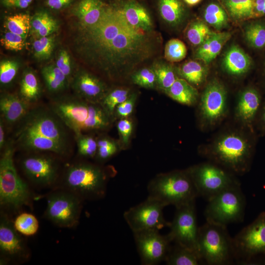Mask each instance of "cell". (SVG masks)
I'll list each match as a JSON object with an SVG mask.
<instances>
[{
    "label": "cell",
    "instance_id": "obj_1",
    "mask_svg": "<svg viewBox=\"0 0 265 265\" xmlns=\"http://www.w3.org/2000/svg\"><path fill=\"white\" fill-rule=\"evenodd\" d=\"M74 26L72 46L78 58L111 81L130 78L160 52L159 33L131 25L118 1L107 2L95 24L84 26L77 22Z\"/></svg>",
    "mask_w": 265,
    "mask_h": 265
},
{
    "label": "cell",
    "instance_id": "obj_2",
    "mask_svg": "<svg viewBox=\"0 0 265 265\" xmlns=\"http://www.w3.org/2000/svg\"><path fill=\"white\" fill-rule=\"evenodd\" d=\"M50 107L75 136L105 130L113 121L100 104L89 102L76 95L57 97Z\"/></svg>",
    "mask_w": 265,
    "mask_h": 265
},
{
    "label": "cell",
    "instance_id": "obj_3",
    "mask_svg": "<svg viewBox=\"0 0 265 265\" xmlns=\"http://www.w3.org/2000/svg\"><path fill=\"white\" fill-rule=\"evenodd\" d=\"M113 171L101 165L87 162H79L69 165L59 183L54 188L68 190L83 201L104 198L108 182Z\"/></svg>",
    "mask_w": 265,
    "mask_h": 265
},
{
    "label": "cell",
    "instance_id": "obj_4",
    "mask_svg": "<svg viewBox=\"0 0 265 265\" xmlns=\"http://www.w3.org/2000/svg\"><path fill=\"white\" fill-rule=\"evenodd\" d=\"M196 248L202 265L235 264L233 238L226 226L206 221L199 227Z\"/></svg>",
    "mask_w": 265,
    "mask_h": 265
},
{
    "label": "cell",
    "instance_id": "obj_5",
    "mask_svg": "<svg viewBox=\"0 0 265 265\" xmlns=\"http://www.w3.org/2000/svg\"><path fill=\"white\" fill-rule=\"evenodd\" d=\"M147 190L148 197L176 208L194 201L198 196L187 170L159 174L149 183Z\"/></svg>",
    "mask_w": 265,
    "mask_h": 265
},
{
    "label": "cell",
    "instance_id": "obj_6",
    "mask_svg": "<svg viewBox=\"0 0 265 265\" xmlns=\"http://www.w3.org/2000/svg\"><path fill=\"white\" fill-rule=\"evenodd\" d=\"M15 148L8 141L0 159V204L1 207L18 210L30 206L32 195L27 184L19 175L14 162Z\"/></svg>",
    "mask_w": 265,
    "mask_h": 265
},
{
    "label": "cell",
    "instance_id": "obj_7",
    "mask_svg": "<svg viewBox=\"0 0 265 265\" xmlns=\"http://www.w3.org/2000/svg\"><path fill=\"white\" fill-rule=\"evenodd\" d=\"M206 155L230 172L242 174L249 168L252 148L245 137L229 133L220 138Z\"/></svg>",
    "mask_w": 265,
    "mask_h": 265
},
{
    "label": "cell",
    "instance_id": "obj_8",
    "mask_svg": "<svg viewBox=\"0 0 265 265\" xmlns=\"http://www.w3.org/2000/svg\"><path fill=\"white\" fill-rule=\"evenodd\" d=\"M235 264L265 265V212L233 238Z\"/></svg>",
    "mask_w": 265,
    "mask_h": 265
},
{
    "label": "cell",
    "instance_id": "obj_9",
    "mask_svg": "<svg viewBox=\"0 0 265 265\" xmlns=\"http://www.w3.org/2000/svg\"><path fill=\"white\" fill-rule=\"evenodd\" d=\"M16 126L15 133L37 134L69 147V129L50 106L33 105Z\"/></svg>",
    "mask_w": 265,
    "mask_h": 265
},
{
    "label": "cell",
    "instance_id": "obj_10",
    "mask_svg": "<svg viewBox=\"0 0 265 265\" xmlns=\"http://www.w3.org/2000/svg\"><path fill=\"white\" fill-rule=\"evenodd\" d=\"M246 205L240 185L227 188L208 201L206 221L227 226L243 220Z\"/></svg>",
    "mask_w": 265,
    "mask_h": 265
},
{
    "label": "cell",
    "instance_id": "obj_11",
    "mask_svg": "<svg viewBox=\"0 0 265 265\" xmlns=\"http://www.w3.org/2000/svg\"><path fill=\"white\" fill-rule=\"evenodd\" d=\"M83 200L65 189L53 188L47 196L45 217L55 225L74 228L79 224Z\"/></svg>",
    "mask_w": 265,
    "mask_h": 265
},
{
    "label": "cell",
    "instance_id": "obj_12",
    "mask_svg": "<svg viewBox=\"0 0 265 265\" xmlns=\"http://www.w3.org/2000/svg\"><path fill=\"white\" fill-rule=\"evenodd\" d=\"M187 171L198 196L208 201L227 188L240 185L232 172L216 163H202L193 166Z\"/></svg>",
    "mask_w": 265,
    "mask_h": 265
},
{
    "label": "cell",
    "instance_id": "obj_13",
    "mask_svg": "<svg viewBox=\"0 0 265 265\" xmlns=\"http://www.w3.org/2000/svg\"><path fill=\"white\" fill-rule=\"evenodd\" d=\"M34 153L23 157L20 165L26 177L38 188H53L58 183L59 163L49 155Z\"/></svg>",
    "mask_w": 265,
    "mask_h": 265
},
{
    "label": "cell",
    "instance_id": "obj_14",
    "mask_svg": "<svg viewBox=\"0 0 265 265\" xmlns=\"http://www.w3.org/2000/svg\"><path fill=\"white\" fill-rule=\"evenodd\" d=\"M165 207L160 202L148 197L144 201L125 211L124 217L133 233L147 230L159 231L169 227L170 224L163 216Z\"/></svg>",
    "mask_w": 265,
    "mask_h": 265
},
{
    "label": "cell",
    "instance_id": "obj_15",
    "mask_svg": "<svg viewBox=\"0 0 265 265\" xmlns=\"http://www.w3.org/2000/svg\"><path fill=\"white\" fill-rule=\"evenodd\" d=\"M13 221L3 211L0 216V263H23L30 257V252L18 233Z\"/></svg>",
    "mask_w": 265,
    "mask_h": 265
},
{
    "label": "cell",
    "instance_id": "obj_16",
    "mask_svg": "<svg viewBox=\"0 0 265 265\" xmlns=\"http://www.w3.org/2000/svg\"><path fill=\"white\" fill-rule=\"evenodd\" d=\"M169 227L170 231L167 235L172 242L197 252L199 227L197 222L195 201L176 208L174 218Z\"/></svg>",
    "mask_w": 265,
    "mask_h": 265
},
{
    "label": "cell",
    "instance_id": "obj_17",
    "mask_svg": "<svg viewBox=\"0 0 265 265\" xmlns=\"http://www.w3.org/2000/svg\"><path fill=\"white\" fill-rule=\"evenodd\" d=\"M133 233L142 264L155 265L165 261L172 242L168 235H162L156 230Z\"/></svg>",
    "mask_w": 265,
    "mask_h": 265
},
{
    "label": "cell",
    "instance_id": "obj_18",
    "mask_svg": "<svg viewBox=\"0 0 265 265\" xmlns=\"http://www.w3.org/2000/svg\"><path fill=\"white\" fill-rule=\"evenodd\" d=\"M70 85L78 97L93 103L100 104L109 88L101 78L80 69L76 71Z\"/></svg>",
    "mask_w": 265,
    "mask_h": 265
},
{
    "label": "cell",
    "instance_id": "obj_19",
    "mask_svg": "<svg viewBox=\"0 0 265 265\" xmlns=\"http://www.w3.org/2000/svg\"><path fill=\"white\" fill-rule=\"evenodd\" d=\"M226 106L225 89L218 81H211L201 97L200 111L202 118L207 123H214L223 116Z\"/></svg>",
    "mask_w": 265,
    "mask_h": 265
},
{
    "label": "cell",
    "instance_id": "obj_20",
    "mask_svg": "<svg viewBox=\"0 0 265 265\" xmlns=\"http://www.w3.org/2000/svg\"><path fill=\"white\" fill-rule=\"evenodd\" d=\"M16 144L20 148L28 152H52L65 157L70 152L69 147L53 139L32 133H15Z\"/></svg>",
    "mask_w": 265,
    "mask_h": 265
},
{
    "label": "cell",
    "instance_id": "obj_21",
    "mask_svg": "<svg viewBox=\"0 0 265 265\" xmlns=\"http://www.w3.org/2000/svg\"><path fill=\"white\" fill-rule=\"evenodd\" d=\"M32 106L24 101L19 94H1L0 118L6 129H10L16 126L26 116Z\"/></svg>",
    "mask_w": 265,
    "mask_h": 265
},
{
    "label": "cell",
    "instance_id": "obj_22",
    "mask_svg": "<svg viewBox=\"0 0 265 265\" xmlns=\"http://www.w3.org/2000/svg\"><path fill=\"white\" fill-rule=\"evenodd\" d=\"M121 10L132 26L146 31L155 30L153 21L148 10L136 0L118 1Z\"/></svg>",
    "mask_w": 265,
    "mask_h": 265
},
{
    "label": "cell",
    "instance_id": "obj_23",
    "mask_svg": "<svg viewBox=\"0 0 265 265\" xmlns=\"http://www.w3.org/2000/svg\"><path fill=\"white\" fill-rule=\"evenodd\" d=\"M104 0H78L71 6V12L84 26H91L100 19L106 4Z\"/></svg>",
    "mask_w": 265,
    "mask_h": 265
},
{
    "label": "cell",
    "instance_id": "obj_24",
    "mask_svg": "<svg viewBox=\"0 0 265 265\" xmlns=\"http://www.w3.org/2000/svg\"><path fill=\"white\" fill-rule=\"evenodd\" d=\"M261 106L259 93L255 89L245 90L239 99L237 113L239 118L244 123L251 124L254 121Z\"/></svg>",
    "mask_w": 265,
    "mask_h": 265
},
{
    "label": "cell",
    "instance_id": "obj_25",
    "mask_svg": "<svg viewBox=\"0 0 265 265\" xmlns=\"http://www.w3.org/2000/svg\"><path fill=\"white\" fill-rule=\"evenodd\" d=\"M58 27L57 20L44 7L38 8L31 16L29 33L34 39L52 35Z\"/></svg>",
    "mask_w": 265,
    "mask_h": 265
},
{
    "label": "cell",
    "instance_id": "obj_26",
    "mask_svg": "<svg viewBox=\"0 0 265 265\" xmlns=\"http://www.w3.org/2000/svg\"><path fill=\"white\" fill-rule=\"evenodd\" d=\"M231 36V34L227 32H212L196 51V58L206 63L211 62L220 53Z\"/></svg>",
    "mask_w": 265,
    "mask_h": 265
},
{
    "label": "cell",
    "instance_id": "obj_27",
    "mask_svg": "<svg viewBox=\"0 0 265 265\" xmlns=\"http://www.w3.org/2000/svg\"><path fill=\"white\" fill-rule=\"evenodd\" d=\"M160 18L166 25L175 27L185 20L186 9L181 0H157Z\"/></svg>",
    "mask_w": 265,
    "mask_h": 265
},
{
    "label": "cell",
    "instance_id": "obj_28",
    "mask_svg": "<svg viewBox=\"0 0 265 265\" xmlns=\"http://www.w3.org/2000/svg\"><path fill=\"white\" fill-rule=\"evenodd\" d=\"M19 95L31 105H36L41 97L42 89L39 79L35 72L30 68L23 72Z\"/></svg>",
    "mask_w": 265,
    "mask_h": 265
},
{
    "label": "cell",
    "instance_id": "obj_29",
    "mask_svg": "<svg viewBox=\"0 0 265 265\" xmlns=\"http://www.w3.org/2000/svg\"><path fill=\"white\" fill-rule=\"evenodd\" d=\"M251 63L249 56L237 46L231 47L226 53L223 59L225 69L233 75H239L246 72Z\"/></svg>",
    "mask_w": 265,
    "mask_h": 265
},
{
    "label": "cell",
    "instance_id": "obj_30",
    "mask_svg": "<svg viewBox=\"0 0 265 265\" xmlns=\"http://www.w3.org/2000/svg\"><path fill=\"white\" fill-rule=\"evenodd\" d=\"M164 93L176 102L186 105H193L198 98L196 89L181 78H178Z\"/></svg>",
    "mask_w": 265,
    "mask_h": 265
},
{
    "label": "cell",
    "instance_id": "obj_31",
    "mask_svg": "<svg viewBox=\"0 0 265 265\" xmlns=\"http://www.w3.org/2000/svg\"><path fill=\"white\" fill-rule=\"evenodd\" d=\"M165 262L168 265H202L195 250L177 243L171 246Z\"/></svg>",
    "mask_w": 265,
    "mask_h": 265
},
{
    "label": "cell",
    "instance_id": "obj_32",
    "mask_svg": "<svg viewBox=\"0 0 265 265\" xmlns=\"http://www.w3.org/2000/svg\"><path fill=\"white\" fill-rule=\"evenodd\" d=\"M41 74L48 90L51 93L60 92L70 84L67 77L55 63L44 66Z\"/></svg>",
    "mask_w": 265,
    "mask_h": 265
},
{
    "label": "cell",
    "instance_id": "obj_33",
    "mask_svg": "<svg viewBox=\"0 0 265 265\" xmlns=\"http://www.w3.org/2000/svg\"><path fill=\"white\" fill-rule=\"evenodd\" d=\"M156 77L157 88L164 93L179 78L171 64L160 60H156L151 65Z\"/></svg>",
    "mask_w": 265,
    "mask_h": 265
},
{
    "label": "cell",
    "instance_id": "obj_34",
    "mask_svg": "<svg viewBox=\"0 0 265 265\" xmlns=\"http://www.w3.org/2000/svg\"><path fill=\"white\" fill-rule=\"evenodd\" d=\"M132 92L131 88L126 86L109 89L100 104L113 120V114L116 106L125 101Z\"/></svg>",
    "mask_w": 265,
    "mask_h": 265
},
{
    "label": "cell",
    "instance_id": "obj_35",
    "mask_svg": "<svg viewBox=\"0 0 265 265\" xmlns=\"http://www.w3.org/2000/svg\"><path fill=\"white\" fill-rule=\"evenodd\" d=\"M178 75L191 84L199 85L206 76L205 68L199 62L190 60L183 63L176 69Z\"/></svg>",
    "mask_w": 265,
    "mask_h": 265
},
{
    "label": "cell",
    "instance_id": "obj_36",
    "mask_svg": "<svg viewBox=\"0 0 265 265\" xmlns=\"http://www.w3.org/2000/svg\"><path fill=\"white\" fill-rule=\"evenodd\" d=\"M223 1L234 19L242 20L256 17L255 0H223Z\"/></svg>",
    "mask_w": 265,
    "mask_h": 265
},
{
    "label": "cell",
    "instance_id": "obj_37",
    "mask_svg": "<svg viewBox=\"0 0 265 265\" xmlns=\"http://www.w3.org/2000/svg\"><path fill=\"white\" fill-rule=\"evenodd\" d=\"M31 16L26 13H18L5 17L4 26L7 30L26 39L30 29Z\"/></svg>",
    "mask_w": 265,
    "mask_h": 265
},
{
    "label": "cell",
    "instance_id": "obj_38",
    "mask_svg": "<svg viewBox=\"0 0 265 265\" xmlns=\"http://www.w3.org/2000/svg\"><path fill=\"white\" fill-rule=\"evenodd\" d=\"M208 26L200 21L191 23L188 26L186 35L188 41L193 46H200L211 35Z\"/></svg>",
    "mask_w": 265,
    "mask_h": 265
},
{
    "label": "cell",
    "instance_id": "obj_39",
    "mask_svg": "<svg viewBox=\"0 0 265 265\" xmlns=\"http://www.w3.org/2000/svg\"><path fill=\"white\" fill-rule=\"evenodd\" d=\"M54 46L55 36L53 34L35 39L32 44L33 55L37 60H47L51 56Z\"/></svg>",
    "mask_w": 265,
    "mask_h": 265
},
{
    "label": "cell",
    "instance_id": "obj_40",
    "mask_svg": "<svg viewBox=\"0 0 265 265\" xmlns=\"http://www.w3.org/2000/svg\"><path fill=\"white\" fill-rule=\"evenodd\" d=\"M16 230L21 234L30 236L37 233L39 222L36 217L28 212H22L13 221Z\"/></svg>",
    "mask_w": 265,
    "mask_h": 265
},
{
    "label": "cell",
    "instance_id": "obj_41",
    "mask_svg": "<svg viewBox=\"0 0 265 265\" xmlns=\"http://www.w3.org/2000/svg\"><path fill=\"white\" fill-rule=\"evenodd\" d=\"M132 83L147 89L157 88L156 77L151 66L142 67L130 76Z\"/></svg>",
    "mask_w": 265,
    "mask_h": 265
},
{
    "label": "cell",
    "instance_id": "obj_42",
    "mask_svg": "<svg viewBox=\"0 0 265 265\" xmlns=\"http://www.w3.org/2000/svg\"><path fill=\"white\" fill-rule=\"evenodd\" d=\"M204 16L207 23L217 29L224 27L228 22L225 11L216 3L209 4L205 10Z\"/></svg>",
    "mask_w": 265,
    "mask_h": 265
},
{
    "label": "cell",
    "instance_id": "obj_43",
    "mask_svg": "<svg viewBox=\"0 0 265 265\" xmlns=\"http://www.w3.org/2000/svg\"><path fill=\"white\" fill-rule=\"evenodd\" d=\"M186 54L187 48L186 45L179 39H171L165 44L164 57L169 62L180 61L185 58Z\"/></svg>",
    "mask_w": 265,
    "mask_h": 265
},
{
    "label": "cell",
    "instance_id": "obj_44",
    "mask_svg": "<svg viewBox=\"0 0 265 265\" xmlns=\"http://www.w3.org/2000/svg\"><path fill=\"white\" fill-rule=\"evenodd\" d=\"M20 68V63L14 59H5L0 63V83L6 87L15 79Z\"/></svg>",
    "mask_w": 265,
    "mask_h": 265
},
{
    "label": "cell",
    "instance_id": "obj_45",
    "mask_svg": "<svg viewBox=\"0 0 265 265\" xmlns=\"http://www.w3.org/2000/svg\"><path fill=\"white\" fill-rule=\"evenodd\" d=\"M119 148V145L111 138L101 137L97 140V151L95 158L100 162H105L114 155Z\"/></svg>",
    "mask_w": 265,
    "mask_h": 265
},
{
    "label": "cell",
    "instance_id": "obj_46",
    "mask_svg": "<svg viewBox=\"0 0 265 265\" xmlns=\"http://www.w3.org/2000/svg\"><path fill=\"white\" fill-rule=\"evenodd\" d=\"M75 137L79 154L84 158H95L97 151V140L92 136L85 133Z\"/></svg>",
    "mask_w": 265,
    "mask_h": 265
},
{
    "label": "cell",
    "instance_id": "obj_47",
    "mask_svg": "<svg viewBox=\"0 0 265 265\" xmlns=\"http://www.w3.org/2000/svg\"><path fill=\"white\" fill-rule=\"evenodd\" d=\"M245 37L250 44L255 48L265 46V26L256 23L248 26L245 31Z\"/></svg>",
    "mask_w": 265,
    "mask_h": 265
},
{
    "label": "cell",
    "instance_id": "obj_48",
    "mask_svg": "<svg viewBox=\"0 0 265 265\" xmlns=\"http://www.w3.org/2000/svg\"><path fill=\"white\" fill-rule=\"evenodd\" d=\"M55 64L65 75L70 84L76 71L73 70L71 56L67 50L62 49L59 51L56 57Z\"/></svg>",
    "mask_w": 265,
    "mask_h": 265
},
{
    "label": "cell",
    "instance_id": "obj_49",
    "mask_svg": "<svg viewBox=\"0 0 265 265\" xmlns=\"http://www.w3.org/2000/svg\"><path fill=\"white\" fill-rule=\"evenodd\" d=\"M26 39L22 36L7 30L0 38V43L6 50L12 51L22 50L25 46Z\"/></svg>",
    "mask_w": 265,
    "mask_h": 265
},
{
    "label": "cell",
    "instance_id": "obj_50",
    "mask_svg": "<svg viewBox=\"0 0 265 265\" xmlns=\"http://www.w3.org/2000/svg\"><path fill=\"white\" fill-rule=\"evenodd\" d=\"M117 128L121 148L123 149L127 148L130 143L133 129V124L132 120L129 117L119 119L117 124Z\"/></svg>",
    "mask_w": 265,
    "mask_h": 265
},
{
    "label": "cell",
    "instance_id": "obj_51",
    "mask_svg": "<svg viewBox=\"0 0 265 265\" xmlns=\"http://www.w3.org/2000/svg\"><path fill=\"white\" fill-rule=\"evenodd\" d=\"M137 98V93L133 92L125 101L118 105L115 109L113 119L129 117L133 112Z\"/></svg>",
    "mask_w": 265,
    "mask_h": 265
},
{
    "label": "cell",
    "instance_id": "obj_52",
    "mask_svg": "<svg viewBox=\"0 0 265 265\" xmlns=\"http://www.w3.org/2000/svg\"><path fill=\"white\" fill-rule=\"evenodd\" d=\"M75 0H44V7L49 10L58 11L71 7Z\"/></svg>",
    "mask_w": 265,
    "mask_h": 265
},
{
    "label": "cell",
    "instance_id": "obj_53",
    "mask_svg": "<svg viewBox=\"0 0 265 265\" xmlns=\"http://www.w3.org/2000/svg\"><path fill=\"white\" fill-rule=\"evenodd\" d=\"M34 0H0L1 5L8 9H25L29 7Z\"/></svg>",
    "mask_w": 265,
    "mask_h": 265
},
{
    "label": "cell",
    "instance_id": "obj_54",
    "mask_svg": "<svg viewBox=\"0 0 265 265\" xmlns=\"http://www.w3.org/2000/svg\"><path fill=\"white\" fill-rule=\"evenodd\" d=\"M6 127L2 119L0 118V149L3 150L8 142L6 139Z\"/></svg>",
    "mask_w": 265,
    "mask_h": 265
},
{
    "label": "cell",
    "instance_id": "obj_55",
    "mask_svg": "<svg viewBox=\"0 0 265 265\" xmlns=\"http://www.w3.org/2000/svg\"><path fill=\"white\" fill-rule=\"evenodd\" d=\"M254 4L256 17L265 15V0H255Z\"/></svg>",
    "mask_w": 265,
    "mask_h": 265
},
{
    "label": "cell",
    "instance_id": "obj_56",
    "mask_svg": "<svg viewBox=\"0 0 265 265\" xmlns=\"http://www.w3.org/2000/svg\"><path fill=\"white\" fill-rule=\"evenodd\" d=\"M259 122L262 131L265 132V103L261 110Z\"/></svg>",
    "mask_w": 265,
    "mask_h": 265
},
{
    "label": "cell",
    "instance_id": "obj_57",
    "mask_svg": "<svg viewBox=\"0 0 265 265\" xmlns=\"http://www.w3.org/2000/svg\"><path fill=\"white\" fill-rule=\"evenodd\" d=\"M201 0H184V1L188 5L193 6L201 1Z\"/></svg>",
    "mask_w": 265,
    "mask_h": 265
}]
</instances>
